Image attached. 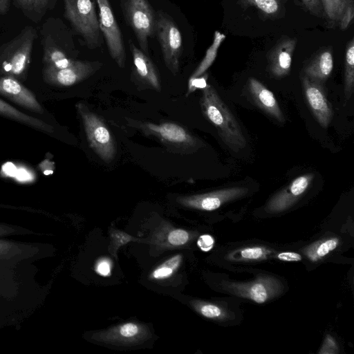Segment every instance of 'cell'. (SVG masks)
Wrapping results in <instances>:
<instances>
[{
    "label": "cell",
    "instance_id": "cell-35",
    "mask_svg": "<svg viewBox=\"0 0 354 354\" xmlns=\"http://www.w3.org/2000/svg\"><path fill=\"white\" fill-rule=\"evenodd\" d=\"M96 272L101 275L107 276L111 272V264L106 259L100 261L96 266Z\"/></svg>",
    "mask_w": 354,
    "mask_h": 354
},
{
    "label": "cell",
    "instance_id": "cell-21",
    "mask_svg": "<svg viewBox=\"0 0 354 354\" xmlns=\"http://www.w3.org/2000/svg\"><path fill=\"white\" fill-rule=\"evenodd\" d=\"M354 86V39L348 43L345 54L344 93L347 99L353 93Z\"/></svg>",
    "mask_w": 354,
    "mask_h": 354
},
{
    "label": "cell",
    "instance_id": "cell-33",
    "mask_svg": "<svg viewBox=\"0 0 354 354\" xmlns=\"http://www.w3.org/2000/svg\"><path fill=\"white\" fill-rule=\"evenodd\" d=\"M263 254V251L261 248H245L241 252V256L244 259H258Z\"/></svg>",
    "mask_w": 354,
    "mask_h": 354
},
{
    "label": "cell",
    "instance_id": "cell-37",
    "mask_svg": "<svg viewBox=\"0 0 354 354\" xmlns=\"http://www.w3.org/2000/svg\"><path fill=\"white\" fill-rule=\"evenodd\" d=\"M49 2L50 0H32L33 10L37 12L44 10Z\"/></svg>",
    "mask_w": 354,
    "mask_h": 354
},
{
    "label": "cell",
    "instance_id": "cell-25",
    "mask_svg": "<svg viewBox=\"0 0 354 354\" xmlns=\"http://www.w3.org/2000/svg\"><path fill=\"white\" fill-rule=\"evenodd\" d=\"M268 296V290L262 283H254L249 290L250 298L258 304L265 302Z\"/></svg>",
    "mask_w": 354,
    "mask_h": 354
},
{
    "label": "cell",
    "instance_id": "cell-3",
    "mask_svg": "<svg viewBox=\"0 0 354 354\" xmlns=\"http://www.w3.org/2000/svg\"><path fill=\"white\" fill-rule=\"evenodd\" d=\"M36 30L25 27L14 39L0 48V72L15 78L21 77L28 70Z\"/></svg>",
    "mask_w": 354,
    "mask_h": 354
},
{
    "label": "cell",
    "instance_id": "cell-22",
    "mask_svg": "<svg viewBox=\"0 0 354 354\" xmlns=\"http://www.w3.org/2000/svg\"><path fill=\"white\" fill-rule=\"evenodd\" d=\"M350 1L351 0H321V3L328 19L333 21H339Z\"/></svg>",
    "mask_w": 354,
    "mask_h": 354
},
{
    "label": "cell",
    "instance_id": "cell-23",
    "mask_svg": "<svg viewBox=\"0 0 354 354\" xmlns=\"http://www.w3.org/2000/svg\"><path fill=\"white\" fill-rule=\"evenodd\" d=\"M245 6H254L265 15H277L281 8V0H241Z\"/></svg>",
    "mask_w": 354,
    "mask_h": 354
},
{
    "label": "cell",
    "instance_id": "cell-26",
    "mask_svg": "<svg viewBox=\"0 0 354 354\" xmlns=\"http://www.w3.org/2000/svg\"><path fill=\"white\" fill-rule=\"evenodd\" d=\"M338 245V240L337 239H330L322 242L318 245L316 249L313 251V256L315 259L322 258L328 254L330 251L335 249Z\"/></svg>",
    "mask_w": 354,
    "mask_h": 354
},
{
    "label": "cell",
    "instance_id": "cell-6",
    "mask_svg": "<svg viewBox=\"0 0 354 354\" xmlns=\"http://www.w3.org/2000/svg\"><path fill=\"white\" fill-rule=\"evenodd\" d=\"M124 16L136 36L141 50L148 54V39L155 34L156 15L147 0H121Z\"/></svg>",
    "mask_w": 354,
    "mask_h": 354
},
{
    "label": "cell",
    "instance_id": "cell-36",
    "mask_svg": "<svg viewBox=\"0 0 354 354\" xmlns=\"http://www.w3.org/2000/svg\"><path fill=\"white\" fill-rule=\"evenodd\" d=\"M277 257L284 261H299L301 260V256L299 254L292 252L279 253Z\"/></svg>",
    "mask_w": 354,
    "mask_h": 354
},
{
    "label": "cell",
    "instance_id": "cell-10",
    "mask_svg": "<svg viewBox=\"0 0 354 354\" xmlns=\"http://www.w3.org/2000/svg\"><path fill=\"white\" fill-rule=\"evenodd\" d=\"M248 191L245 187H230L202 194L180 196L177 201L185 207L212 211L227 201L244 196Z\"/></svg>",
    "mask_w": 354,
    "mask_h": 354
},
{
    "label": "cell",
    "instance_id": "cell-1",
    "mask_svg": "<svg viewBox=\"0 0 354 354\" xmlns=\"http://www.w3.org/2000/svg\"><path fill=\"white\" fill-rule=\"evenodd\" d=\"M201 106L204 116L216 128L228 147L238 152L245 147L246 139L238 122L209 84L203 89Z\"/></svg>",
    "mask_w": 354,
    "mask_h": 354
},
{
    "label": "cell",
    "instance_id": "cell-30",
    "mask_svg": "<svg viewBox=\"0 0 354 354\" xmlns=\"http://www.w3.org/2000/svg\"><path fill=\"white\" fill-rule=\"evenodd\" d=\"M199 311L204 317L207 318L218 317L222 313L221 309L213 304L202 305L199 308Z\"/></svg>",
    "mask_w": 354,
    "mask_h": 354
},
{
    "label": "cell",
    "instance_id": "cell-27",
    "mask_svg": "<svg viewBox=\"0 0 354 354\" xmlns=\"http://www.w3.org/2000/svg\"><path fill=\"white\" fill-rule=\"evenodd\" d=\"M189 239L188 233L183 230L177 229L174 230L168 235V241L169 242L174 245H183Z\"/></svg>",
    "mask_w": 354,
    "mask_h": 354
},
{
    "label": "cell",
    "instance_id": "cell-12",
    "mask_svg": "<svg viewBox=\"0 0 354 354\" xmlns=\"http://www.w3.org/2000/svg\"><path fill=\"white\" fill-rule=\"evenodd\" d=\"M0 94L27 109L44 113V109L35 95L12 76L0 77Z\"/></svg>",
    "mask_w": 354,
    "mask_h": 354
},
{
    "label": "cell",
    "instance_id": "cell-17",
    "mask_svg": "<svg viewBox=\"0 0 354 354\" xmlns=\"http://www.w3.org/2000/svg\"><path fill=\"white\" fill-rule=\"evenodd\" d=\"M333 68V55L330 50H324L306 66L304 73L310 79L319 82L329 77Z\"/></svg>",
    "mask_w": 354,
    "mask_h": 354
},
{
    "label": "cell",
    "instance_id": "cell-29",
    "mask_svg": "<svg viewBox=\"0 0 354 354\" xmlns=\"http://www.w3.org/2000/svg\"><path fill=\"white\" fill-rule=\"evenodd\" d=\"M207 74L203 75L200 77L194 79H189L188 90L187 95L193 93L198 88L203 89L204 88H205L207 85Z\"/></svg>",
    "mask_w": 354,
    "mask_h": 354
},
{
    "label": "cell",
    "instance_id": "cell-15",
    "mask_svg": "<svg viewBox=\"0 0 354 354\" xmlns=\"http://www.w3.org/2000/svg\"><path fill=\"white\" fill-rule=\"evenodd\" d=\"M248 87L252 97L261 109L279 122L284 121L283 113L272 91L253 77L248 80Z\"/></svg>",
    "mask_w": 354,
    "mask_h": 354
},
{
    "label": "cell",
    "instance_id": "cell-2",
    "mask_svg": "<svg viewBox=\"0 0 354 354\" xmlns=\"http://www.w3.org/2000/svg\"><path fill=\"white\" fill-rule=\"evenodd\" d=\"M129 126L147 136L156 138L165 146L178 153H192L201 147V142L183 126L174 122L155 124L127 118Z\"/></svg>",
    "mask_w": 354,
    "mask_h": 354
},
{
    "label": "cell",
    "instance_id": "cell-13",
    "mask_svg": "<svg viewBox=\"0 0 354 354\" xmlns=\"http://www.w3.org/2000/svg\"><path fill=\"white\" fill-rule=\"evenodd\" d=\"M313 178V174H307L294 179L270 201L268 208L280 211L292 205L306 191Z\"/></svg>",
    "mask_w": 354,
    "mask_h": 354
},
{
    "label": "cell",
    "instance_id": "cell-4",
    "mask_svg": "<svg viewBox=\"0 0 354 354\" xmlns=\"http://www.w3.org/2000/svg\"><path fill=\"white\" fill-rule=\"evenodd\" d=\"M64 15L89 49L102 44L99 17L94 0H64Z\"/></svg>",
    "mask_w": 354,
    "mask_h": 354
},
{
    "label": "cell",
    "instance_id": "cell-5",
    "mask_svg": "<svg viewBox=\"0 0 354 354\" xmlns=\"http://www.w3.org/2000/svg\"><path fill=\"white\" fill-rule=\"evenodd\" d=\"M76 108L82 118L91 148L102 160L111 162L115 158L116 145L109 129L103 120L84 103H77Z\"/></svg>",
    "mask_w": 354,
    "mask_h": 354
},
{
    "label": "cell",
    "instance_id": "cell-38",
    "mask_svg": "<svg viewBox=\"0 0 354 354\" xmlns=\"http://www.w3.org/2000/svg\"><path fill=\"white\" fill-rule=\"evenodd\" d=\"M16 1L17 2L18 5H19L23 10H28V11L33 10L32 0H16Z\"/></svg>",
    "mask_w": 354,
    "mask_h": 354
},
{
    "label": "cell",
    "instance_id": "cell-32",
    "mask_svg": "<svg viewBox=\"0 0 354 354\" xmlns=\"http://www.w3.org/2000/svg\"><path fill=\"white\" fill-rule=\"evenodd\" d=\"M214 240L213 237L209 234L201 235L197 241V245L202 251L208 252L214 246Z\"/></svg>",
    "mask_w": 354,
    "mask_h": 354
},
{
    "label": "cell",
    "instance_id": "cell-11",
    "mask_svg": "<svg viewBox=\"0 0 354 354\" xmlns=\"http://www.w3.org/2000/svg\"><path fill=\"white\" fill-rule=\"evenodd\" d=\"M302 85L315 118L322 127H327L332 120L333 111L319 82L304 75L302 77Z\"/></svg>",
    "mask_w": 354,
    "mask_h": 354
},
{
    "label": "cell",
    "instance_id": "cell-14",
    "mask_svg": "<svg viewBox=\"0 0 354 354\" xmlns=\"http://www.w3.org/2000/svg\"><path fill=\"white\" fill-rule=\"evenodd\" d=\"M295 46L296 39L288 38L274 47L268 57L269 70L272 75L282 77L289 73Z\"/></svg>",
    "mask_w": 354,
    "mask_h": 354
},
{
    "label": "cell",
    "instance_id": "cell-24",
    "mask_svg": "<svg viewBox=\"0 0 354 354\" xmlns=\"http://www.w3.org/2000/svg\"><path fill=\"white\" fill-rule=\"evenodd\" d=\"M180 261V254L172 257L153 271V278L160 279L169 277L178 268Z\"/></svg>",
    "mask_w": 354,
    "mask_h": 354
},
{
    "label": "cell",
    "instance_id": "cell-16",
    "mask_svg": "<svg viewBox=\"0 0 354 354\" xmlns=\"http://www.w3.org/2000/svg\"><path fill=\"white\" fill-rule=\"evenodd\" d=\"M133 64L140 79L156 91H160V80L158 71L149 57L129 41Z\"/></svg>",
    "mask_w": 354,
    "mask_h": 354
},
{
    "label": "cell",
    "instance_id": "cell-8",
    "mask_svg": "<svg viewBox=\"0 0 354 354\" xmlns=\"http://www.w3.org/2000/svg\"><path fill=\"white\" fill-rule=\"evenodd\" d=\"M99 8V24L109 54L121 68L124 66L126 52L120 28L115 19L109 0H96Z\"/></svg>",
    "mask_w": 354,
    "mask_h": 354
},
{
    "label": "cell",
    "instance_id": "cell-20",
    "mask_svg": "<svg viewBox=\"0 0 354 354\" xmlns=\"http://www.w3.org/2000/svg\"><path fill=\"white\" fill-rule=\"evenodd\" d=\"M225 38L226 36L224 34L218 31L214 32V39L212 45L206 50L204 58L192 74L189 79H194L203 75L211 66L216 57L219 47Z\"/></svg>",
    "mask_w": 354,
    "mask_h": 354
},
{
    "label": "cell",
    "instance_id": "cell-9",
    "mask_svg": "<svg viewBox=\"0 0 354 354\" xmlns=\"http://www.w3.org/2000/svg\"><path fill=\"white\" fill-rule=\"evenodd\" d=\"M102 66L99 62L75 60L64 68L56 69L44 66L42 75L44 82L56 86H71L94 74Z\"/></svg>",
    "mask_w": 354,
    "mask_h": 354
},
{
    "label": "cell",
    "instance_id": "cell-18",
    "mask_svg": "<svg viewBox=\"0 0 354 354\" xmlns=\"http://www.w3.org/2000/svg\"><path fill=\"white\" fill-rule=\"evenodd\" d=\"M0 115L44 132L54 131V128L50 124L21 112L1 99H0Z\"/></svg>",
    "mask_w": 354,
    "mask_h": 354
},
{
    "label": "cell",
    "instance_id": "cell-39",
    "mask_svg": "<svg viewBox=\"0 0 354 354\" xmlns=\"http://www.w3.org/2000/svg\"><path fill=\"white\" fill-rule=\"evenodd\" d=\"M9 0H0V14L3 15L7 12L9 8Z\"/></svg>",
    "mask_w": 354,
    "mask_h": 354
},
{
    "label": "cell",
    "instance_id": "cell-34",
    "mask_svg": "<svg viewBox=\"0 0 354 354\" xmlns=\"http://www.w3.org/2000/svg\"><path fill=\"white\" fill-rule=\"evenodd\" d=\"M305 6L315 15H319L322 12L321 0H301Z\"/></svg>",
    "mask_w": 354,
    "mask_h": 354
},
{
    "label": "cell",
    "instance_id": "cell-31",
    "mask_svg": "<svg viewBox=\"0 0 354 354\" xmlns=\"http://www.w3.org/2000/svg\"><path fill=\"white\" fill-rule=\"evenodd\" d=\"M119 333L124 337H133L139 333V327L133 323H127L120 327Z\"/></svg>",
    "mask_w": 354,
    "mask_h": 354
},
{
    "label": "cell",
    "instance_id": "cell-7",
    "mask_svg": "<svg viewBox=\"0 0 354 354\" xmlns=\"http://www.w3.org/2000/svg\"><path fill=\"white\" fill-rule=\"evenodd\" d=\"M155 33L162 49L164 62L168 70L176 75L179 71L183 51L180 31L168 15L159 10L156 15Z\"/></svg>",
    "mask_w": 354,
    "mask_h": 354
},
{
    "label": "cell",
    "instance_id": "cell-19",
    "mask_svg": "<svg viewBox=\"0 0 354 354\" xmlns=\"http://www.w3.org/2000/svg\"><path fill=\"white\" fill-rule=\"evenodd\" d=\"M75 61L68 58L51 39L45 40L43 55L44 66L61 69L72 65Z\"/></svg>",
    "mask_w": 354,
    "mask_h": 354
},
{
    "label": "cell",
    "instance_id": "cell-28",
    "mask_svg": "<svg viewBox=\"0 0 354 354\" xmlns=\"http://www.w3.org/2000/svg\"><path fill=\"white\" fill-rule=\"evenodd\" d=\"M354 17L353 1L351 0L347 4L342 16L339 20V26L342 30L347 28Z\"/></svg>",
    "mask_w": 354,
    "mask_h": 354
}]
</instances>
